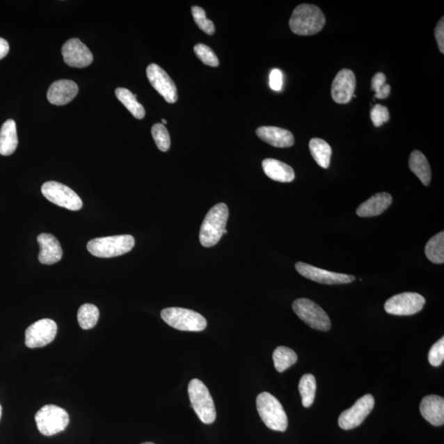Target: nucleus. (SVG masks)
<instances>
[{
  "instance_id": "obj_37",
  "label": "nucleus",
  "mask_w": 444,
  "mask_h": 444,
  "mask_svg": "<svg viewBox=\"0 0 444 444\" xmlns=\"http://www.w3.org/2000/svg\"><path fill=\"white\" fill-rule=\"evenodd\" d=\"M269 86L271 89L276 92H280L283 87V74L278 69H274L271 71L269 75Z\"/></svg>"
},
{
  "instance_id": "obj_5",
  "label": "nucleus",
  "mask_w": 444,
  "mask_h": 444,
  "mask_svg": "<svg viewBox=\"0 0 444 444\" xmlns=\"http://www.w3.org/2000/svg\"><path fill=\"white\" fill-rule=\"evenodd\" d=\"M189 397L191 406L203 423H214L216 418L214 399L206 385L200 380L193 379L189 383Z\"/></svg>"
},
{
  "instance_id": "obj_33",
  "label": "nucleus",
  "mask_w": 444,
  "mask_h": 444,
  "mask_svg": "<svg viewBox=\"0 0 444 444\" xmlns=\"http://www.w3.org/2000/svg\"><path fill=\"white\" fill-rule=\"evenodd\" d=\"M192 15L199 29L208 35H214L215 26L212 21L207 19L205 9L198 6L192 7Z\"/></svg>"
},
{
  "instance_id": "obj_39",
  "label": "nucleus",
  "mask_w": 444,
  "mask_h": 444,
  "mask_svg": "<svg viewBox=\"0 0 444 444\" xmlns=\"http://www.w3.org/2000/svg\"><path fill=\"white\" fill-rule=\"evenodd\" d=\"M9 51V45L6 40L0 38V60L6 57Z\"/></svg>"
},
{
  "instance_id": "obj_28",
  "label": "nucleus",
  "mask_w": 444,
  "mask_h": 444,
  "mask_svg": "<svg viewBox=\"0 0 444 444\" xmlns=\"http://www.w3.org/2000/svg\"><path fill=\"white\" fill-rule=\"evenodd\" d=\"M273 362L276 371L283 373L285 370L296 363L298 357L296 353L292 349L285 347H278L273 352Z\"/></svg>"
},
{
  "instance_id": "obj_35",
  "label": "nucleus",
  "mask_w": 444,
  "mask_h": 444,
  "mask_svg": "<svg viewBox=\"0 0 444 444\" xmlns=\"http://www.w3.org/2000/svg\"><path fill=\"white\" fill-rule=\"evenodd\" d=\"M370 118L375 127H380L384 123H387L390 119V114H389L388 109L386 106L378 104L371 110Z\"/></svg>"
},
{
  "instance_id": "obj_10",
  "label": "nucleus",
  "mask_w": 444,
  "mask_h": 444,
  "mask_svg": "<svg viewBox=\"0 0 444 444\" xmlns=\"http://www.w3.org/2000/svg\"><path fill=\"white\" fill-rule=\"evenodd\" d=\"M425 299L418 293L404 292L396 294L385 303V311L389 315L409 316L423 310Z\"/></svg>"
},
{
  "instance_id": "obj_15",
  "label": "nucleus",
  "mask_w": 444,
  "mask_h": 444,
  "mask_svg": "<svg viewBox=\"0 0 444 444\" xmlns=\"http://www.w3.org/2000/svg\"><path fill=\"white\" fill-rule=\"evenodd\" d=\"M62 54L68 65L79 69L89 66L93 61V53L87 45L77 38L67 40L63 45Z\"/></svg>"
},
{
  "instance_id": "obj_7",
  "label": "nucleus",
  "mask_w": 444,
  "mask_h": 444,
  "mask_svg": "<svg viewBox=\"0 0 444 444\" xmlns=\"http://www.w3.org/2000/svg\"><path fill=\"white\" fill-rule=\"evenodd\" d=\"M39 431L45 436H52L65 430L70 424L68 412L60 406L47 405L35 415Z\"/></svg>"
},
{
  "instance_id": "obj_18",
  "label": "nucleus",
  "mask_w": 444,
  "mask_h": 444,
  "mask_svg": "<svg viewBox=\"0 0 444 444\" xmlns=\"http://www.w3.org/2000/svg\"><path fill=\"white\" fill-rule=\"evenodd\" d=\"M40 246L38 260L40 264L52 265L60 262L63 249L58 240L51 234H40L38 237Z\"/></svg>"
},
{
  "instance_id": "obj_4",
  "label": "nucleus",
  "mask_w": 444,
  "mask_h": 444,
  "mask_svg": "<svg viewBox=\"0 0 444 444\" xmlns=\"http://www.w3.org/2000/svg\"><path fill=\"white\" fill-rule=\"evenodd\" d=\"M135 239L132 235H123L96 238L88 244V251L93 256L108 258L125 255L132 251Z\"/></svg>"
},
{
  "instance_id": "obj_30",
  "label": "nucleus",
  "mask_w": 444,
  "mask_h": 444,
  "mask_svg": "<svg viewBox=\"0 0 444 444\" xmlns=\"http://www.w3.org/2000/svg\"><path fill=\"white\" fill-rule=\"evenodd\" d=\"M99 310L92 303H85L79 308L78 320L80 327L85 330L92 329L99 319Z\"/></svg>"
},
{
  "instance_id": "obj_2",
  "label": "nucleus",
  "mask_w": 444,
  "mask_h": 444,
  "mask_svg": "<svg viewBox=\"0 0 444 444\" xmlns=\"http://www.w3.org/2000/svg\"><path fill=\"white\" fill-rule=\"evenodd\" d=\"M229 217V209L225 203H219L211 208L203 221L199 239L203 246L210 248L216 246L224 235Z\"/></svg>"
},
{
  "instance_id": "obj_14",
  "label": "nucleus",
  "mask_w": 444,
  "mask_h": 444,
  "mask_svg": "<svg viewBox=\"0 0 444 444\" xmlns=\"http://www.w3.org/2000/svg\"><path fill=\"white\" fill-rule=\"evenodd\" d=\"M147 76L152 87L164 97L166 102L175 103L178 100L177 88L174 81L156 63H152L147 68Z\"/></svg>"
},
{
  "instance_id": "obj_9",
  "label": "nucleus",
  "mask_w": 444,
  "mask_h": 444,
  "mask_svg": "<svg viewBox=\"0 0 444 444\" xmlns=\"http://www.w3.org/2000/svg\"><path fill=\"white\" fill-rule=\"evenodd\" d=\"M42 193L49 202L66 209L79 211L84 205L83 201L74 190L56 181L45 182L42 185Z\"/></svg>"
},
{
  "instance_id": "obj_34",
  "label": "nucleus",
  "mask_w": 444,
  "mask_h": 444,
  "mask_svg": "<svg viewBox=\"0 0 444 444\" xmlns=\"http://www.w3.org/2000/svg\"><path fill=\"white\" fill-rule=\"evenodd\" d=\"M194 53L203 63L212 67L219 65V60L214 51L205 44H198L194 47Z\"/></svg>"
},
{
  "instance_id": "obj_38",
  "label": "nucleus",
  "mask_w": 444,
  "mask_h": 444,
  "mask_svg": "<svg viewBox=\"0 0 444 444\" xmlns=\"http://www.w3.org/2000/svg\"><path fill=\"white\" fill-rule=\"evenodd\" d=\"M434 35H436V39L437 40L438 47L439 51L442 54L444 53V17H443L441 20L438 21V24L434 30Z\"/></svg>"
},
{
  "instance_id": "obj_32",
  "label": "nucleus",
  "mask_w": 444,
  "mask_h": 444,
  "mask_svg": "<svg viewBox=\"0 0 444 444\" xmlns=\"http://www.w3.org/2000/svg\"><path fill=\"white\" fill-rule=\"evenodd\" d=\"M371 90L375 92L374 97L386 99L390 95V85L386 84V76L383 72H377L371 81Z\"/></svg>"
},
{
  "instance_id": "obj_40",
  "label": "nucleus",
  "mask_w": 444,
  "mask_h": 444,
  "mask_svg": "<svg viewBox=\"0 0 444 444\" xmlns=\"http://www.w3.org/2000/svg\"><path fill=\"white\" fill-rule=\"evenodd\" d=\"M1 416H2V406L1 405H0V419H1Z\"/></svg>"
},
{
  "instance_id": "obj_3",
  "label": "nucleus",
  "mask_w": 444,
  "mask_h": 444,
  "mask_svg": "<svg viewBox=\"0 0 444 444\" xmlns=\"http://www.w3.org/2000/svg\"><path fill=\"white\" fill-rule=\"evenodd\" d=\"M257 410L266 427L284 432L288 427L287 415L280 402L269 393H262L257 397Z\"/></svg>"
},
{
  "instance_id": "obj_36",
  "label": "nucleus",
  "mask_w": 444,
  "mask_h": 444,
  "mask_svg": "<svg viewBox=\"0 0 444 444\" xmlns=\"http://www.w3.org/2000/svg\"><path fill=\"white\" fill-rule=\"evenodd\" d=\"M444 360V338H442L430 349L429 361L430 365L438 367L443 364Z\"/></svg>"
},
{
  "instance_id": "obj_19",
  "label": "nucleus",
  "mask_w": 444,
  "mask_h": 444,
  "mask_svg": "<svg viewBox=\"0 0 444 444\" xmlns=\"http://www.w3.org/2000/svg\"><path fill=\"white\" fill-rule=\"evenodd\" d=\"M258 138L275 148H285L293 146L294 136L289 130L273 126H262L256 130Z\"/></svg>"
},
{
  "instance_id": "obj_21",
  "label": "nucleus",
  "mask_w": 444,
  "mask_h": 444,
  "mask_svg": "<svg viewBox=\"0 0 444 444\" xmlns=\"http://www.w3.org/2000/svg\"><path fill=\"white\" fill-rule=\"evenodd\" d=\"M393 198L388 193L374 194L357 208L356 214L360 217H372L382 214L392 205Z\"/></svg>"
},
{
  "instance_id": "obj_17",
  "label": "nucleus",
  "mask_w": 444,
  "mask_h": 444,
  "mask_svg": "<svg viewBox=\"0 0 444 444\" xmlns=\"http://www.w3.org/2000/svg\"><path fill=\"white\" fill-rule=\"evenodd\" d=\"M78 93L79 87L74 81L58 80L49 87L47 99L53 105L63 106L72 102Z\"/></svg>"
},
{
  "instance_id": "obj_13",
  "label": "nucleus",
  "mask_w": 444,
  "mask_h": 444,
  "mask_svg": "<svg viewBox=\"0 0 444 444\" xmlns=\"http://www.w3.org/2000/svg\"><path fill=\"white\" fill-rule=\"evenodd\" d=\"M296 269L299 273L306 278L320 284L340 285L348 284L354 282L355 276L347 274L333 273L324 269H319L305 262H299L296 264Z\"/></svg>"
},
{
  "instance_id": "obj_31",
  "label": "nucleus",
  "mask_w": 444,
  "mask_h": 444,
  "mask_svg": "<svg viewBox=\"0 0 444 444\" xmlns=\"http://www.w3.org/2000/svg\"><path fill=\"white\" fill-rule=\"evenodd\" d=\"M152 134L159 150L167 152L171 148V137L164 125L156 124L152 126Z\"/></svg>"
},
{
  "instance_id": "obj_41",
  "label": "nucleus",
  "mask_w": 444,
  "mask_h": 444,
  "mask_svg": "<svg viewBox=\"0 0 444 444\" xmlns=\"http://www.w3.org/2000/svg\"><path fill=\"white\" fill-rule=\"evenodd\" d=\"M161 121H162V123H163L162 125H166L167 124V121L166 120L162 119Z\"/></svg>"
},
{
  "instance_id": "obj_8",
  "label": "nucleus",
  "mask_w": 444,
  "mask_h": 444,
  "mask_svg": "<svg viewBox=\"0 0 444 444\" xmlns=\"http://www.w3.org/2000/svg\"><path fill=\"white\" fill-rule=\"evenodd\" d=\"M293 310L296 315L310 328L324 331L331 328V321L327 312L309 299H298L292 305Z\"/></svg>"
},
{
  "instance_id": "obj_20",
  "label": "nucleus",
  "mask_w": 444,
  "mask_h": 444,
  "mask_svg": "<svg viewBox=\"0 0 444 444\" xmlns=\"http://www.w3.org/2000/svg\"><path fill=\"white\" fill-rule=\"evenodd\" d=\"M420 410L423 418L434 427H441L444 424L443 397L436 395L424 397Z\"/></svg>"
},
{
  "instance_id": "obj_29",
  "label": "nucleus",
  "mask_w": 444,
  "mask_h": 444,
  "mask_svg": "<svg viewBox=\"0 0 444 444\" xmlns=\"http://www.w3.org/2000/svg\"><path fill=\"white\" fill-rule=\"evenodd\" d=\"M317 389L316 379L314 375L307 374L303 376L299 383V391H300L303 406L310 407L315 402Z\"/></svg>"
},
{
  "instance_id": "obj_25",
  "label": "nucleus",
  "mask_w": 444,
  "mask_h": 444,
  "mask_svg": "<svg viewBox=\"0 0 444 444\" xmlns=\"http://www.w3.org/2000/svg\"><path fill=\"white\" fill-rule=\"evenodd\" d=\"M309 147L311 155L317 164L322 168L328 169L332 156V148L330 145L323 139L315 138L310 140Z\"/></svg>"
},
{
  "instance_id": "obj_26",
  "label": "nucleus",
  "mask_w": 444,
  "mask_h": 444,
  "mask_svg": "<svg viewBox=\"0 0 444 444\" xmlns=\"http://www.w3.org/2000/svg\"><path fill=\"white\" fill-rule=\"evenodd\" d=\"M116 95L119 101L128 109V111L136 119L142 120L146 115L144 107L137 101V96L129 90L119 88L116 90Z\"/></svg>"
},
{
  "instance_id": "obj_6",
  "label": "nucleus",
  "mask_w": 444,
  "mask_h": 444,
  "mask_svg": "<svg viewBox=\"0 0 444 444\" xmlns=\"http://www.w3.org/2000/svg\"><path fill=\"white\" fill-rule=\"evenodd\" d=\"M161 316L171 327L180 331L201 332L207 327L205 317L196 311L183 308H166L161 311Z\"/></svg>"
},
{
  "instance_id": "obj_24",
  "label": "nucleus",
  "mask_w": 444,
  "mask_h": 444,
  "mask_svg": "<svg viewBox=\"0 0 444 444\" xmlns=\"http://www.w3.org/2000/svg\"><path fill=\"white\" fill-rule=\"evenodd\" d=\"M410 169L421 181L425 187H428L431 181V169L427 157L420 151L411 152L409 159Z\"/></svg>"
},
{
  "instance_id": "obj_23",
  "label": "nucleus",
  "mask_w": 444,
  "mask_h": 444,
  "mask_svg": "<svg viewBox=\"0 0 444 444\" xmlns=\"http://www.w3.org/2000/svg\"><path fill=\"white\" fill-rule=\"evenodd\" d=\"M18 144L17 127L15 120H8L0 129V155L10 156L16 151Z\"/></svg>"
},
{
  "instance_id": "obj_27",
  "label": "nucleus",
  "mask_w": 444,
  "mask_h": 444,
  "mask_svg": "<svg viewBox=\"0 0 444 444\" xmlns=\"http://www.w3.org/2000/svg\"><path fill=\"white\" fill-rule=\"evenodd\" d=\"M425 255L430 262L436 264L444 262V232L441 231L430 239L425 246Z\"/></svg>"
},
{
  "instance_id": "obj_12",
  "label": "nucleus",
  "mask_w": 444,
  "mask_h": 444,
  "mask_svg": "<svg viewBox=\"0 0 444 444\" xmlns=\"http://www.w3.org/2000/svg\"><path fill=\"white\" fill-rule=\"evenodd\" d=\"M374 398L371 394H366L360 398L355 405L340 415L338 420L339 427L342 429L349 430L355 429L364 422V420L372 411L374 406Z\"/></svg>"
},
{
  "instance_id": "obj_22",
  "label": "nucleus",
  "mask_w": 444,
  "mask_h": 444,
  "mask_svg": "<svg viewBox=\"0 0 444 444\" xmlns=\"http://www.w3.org/2000/svg\"><path fill=\"white\" fill-rule=\"evenodd\" d=\"M262 166L267 177L278 182L289 183L294 180V170L284 162L269 158L262 161Z\"/></svg>"
},
{
  "instance_id": "obj_11",
  "label": "nucleus",
  "mask_w": 444,
  "mask_h": 444,
  "mask_svg": "<svg viewBox=\"0 0 444 444\" xmlns=\"http://www.w3.org/2000/svg\"><path fill=\"white\" fill-rule=\"evenodd\" d=\"M57 331V324L52 319H43L35 322L26 330V346L33 349L45 347L56 338Z\"/></svg>"
},
{
  "instance_id": "obj_16",
  "label": "nucleus",
  "mask_w": 444,
  "mask_h": 444,
  "mask_svg": "<svg viewBox=\"0 0 444 444\" xmlns=\"http://www.w3.org/2000/svg\"><path fill=\"white\" fill-rule=\"evenodd\" d=\"M356 79L354 72L343 69L338 72L333 81L332 97L338 104H347L355 96Z\"/></svg>"
},
{
  "instance_id": "obj_42",
  "label": "nucleus",
  "mask_w": 444,
  "mask_h": 444,
  "mask_svg": "<svg viewBox=\"0 0 444 444\" xmlns=\"http://www.w3.org/2000/svg\"><path fill=\"white\" fill-rule=\"evenodd\" d=\"M142 444H154L153 443H150V442H148V443H143Z\"/></svg>"
},
{
  "instance_id": "obj_1",
  "label": "nucleus",
  "mask_w": 444,
  "mask_h": 444,
  "mask_svg": "<svg viewBox=\"0 0 444 444\" xmlns=\"http://www.w3.org/2000/svg\"><path fill=\"white\" fill-rule=\"evenodd\" d=\"M325 22L324 13L319 7L303 3L294 9L289 25L294 34L312 35L324 29Z\"/></svg>"
}]
</instances>
